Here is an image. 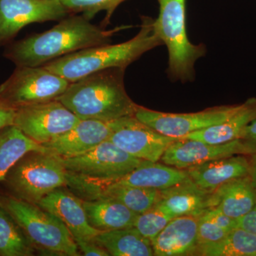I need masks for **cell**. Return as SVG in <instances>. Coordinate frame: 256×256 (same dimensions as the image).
<instances>
[{
	"instance_id": "5",
	"label": "cell",
	"mask_w": 256,
	"mask_h": 256,
	"mask_svg": "<svg viewBox=\"0 0 256 256\" xmlns=\"http://www.w3.org/2000/svg\"><path fill=\"white\" fill-rule=\"evenodd\" d=\"M0 207L11 216L34 246L60 255L80 256L68 228L50 212L12 196H0Z\"/></svg>"
},
{
	"instance_id": "8",
	"label": "cell",
	"mask_w": 256,
	"mask_h": 256,
	"mask_svg": "<svg viewBox=\"0 0 256 256\" xmlns=\"http://www.w3.org/2000/svg\"><path fill=\"white\" fill-rule=\"evenodd\" d=\"M68 172L101 184L118 181L144 162L108 140L80 156L60 158Z\"/></svg>"
},
{
	"instance_id": "9",
	"label": "cell",
	"mask_w": 256,
	"mask_h": 256,
	"mask_svg": "<svg viewBox=\"0 0 256 256\" xmlns=\"http://www.w3.org/2000/svg\"><path fill=\"white\" fill-rule=\"evenodd\" d=\"M80 119L60 100L16 109L14 126L38 144H46L73 128Z\"/></svg>"
},
{
	"instance_id": "27",
	"label": "cell",
	"mask_w": 256,
	"mask_h": 256,
	"mask_svg": "<svg viewBox=\"0 0 256 256\" xmlns=\"http://www.w3.org/2000/svg\"><path fill=\"white\" fill-rule=\"evenodd\" d=\"M68 10L69 14H80L92 20L100 12H105L106 16L101 26L106 28L110 23L111 16L121 3L126 0H60Z\"/></svg>"
},
{
	"instance_id": "31",
	"label": "cell",
	"mask_w": 256,
	"mask_h": 256,
	"mask_svg": "<svg viewBox=\"0 0 256 256\" xmlns=\"http://www.w3.org/2000/svg\"><path fill=\"white\" fill-rule=\"evenodd\" d=\"M202 216H204L207 220L216 224L220 228L228 230V232L237 228V220L230 218L216 208H210Z\"/></svg>"
},
{
	"instance_id": "29",
	"label": "cell",
	"mask_w": 256,
	"mask_h": 256,
	"mask_svg": "<svg viewBox=\"0 0 256 256\" xmlns=\"http://www.w3.org/2000/svg\"><path fill=\"white\" fill-rule=\"evenodd\" d=\"M228 232L201 216L198 220L197 230L196 248L220 242L225 238Z\"/></svg>"
},
{
	"instance_id": "26",
	"label": "cell",
	"mask_w": 256,
	"mask_h": 256,
	"mask_svg": "<svg viewBox=\"0 0 256 256\" xmlns=\"http://www.w3.org/2000/svg\"><path fill=\"white\" fill-rule=\"evenodd\" d=\"M32 245L11 216L0 207V256H31Z\"/></svg>"
},
{
	"instance_id": "7",
	"label": "cell",
	"mask_w": 256,
	"mask_h": 256,
	"mask_svg": "<svg viewBox=\"0 0 256 256\" xmlns=\"http://www.w3.org/2000/svg\"><path fill=\"white\" fill-rule=\"evenodd\" d=\"M70 82L44 66H16L0 85V100L16 110L57 100Z\"/></svg>"
},
{
	"instance_id": "23",
	"label": "cell",
	"mask_w": 256,
	"mask_h": 256,
	"mask_svg": "<svg viewBox=\"0 0 256 256\" xmlns=\"http://www.w3.org/2000/svg\"><path fill=\"white\" fill-rule=\"evenodd\" d=\"M94 239L110 256H154L150 240L141 235L134 227L101 232Z\"/></svg>"
},
{
	"instance_id": "22",
	"label": "cell",
	"mask_w": 256,
	"mask_h": 256,
	"mask_svg": "<svg viewBox=\"0 0 256 256\" xmlns=\"http://www.w3.org/2000/svg\"><path fill=\"white\" fill-rule=\"evenodd\" d=\"M190 178L185 170L159 162L144 161L124 178L114 182L140 188L165 190Z\"/></svg>"
},
{
	"instance_id": "17",
	"label": "cell",
	"mask_w": 256,
	"mask_h": 256,
	"mask_svg": "<svg viewBox=\"0 0 256 256\" xmlns=\"http://www.w3.org/2000/svg\"><path fill=\"white\" fill-rule=\"evenodd\" d=\"M247 156L234 154L210 160L185 170L190 180L198 188L214 192L227 182L249 175L250 158Z\"/></svg>"
},
{
	"instance_id": "34",
	"label": "cell",
	"mask_w": 256,
	"mask_h": 256,
	"mask_svg": "<svg viewBox=\"0 0 256 256\" xmlns=\"http://www.w3.org/2000/svg\"><path fill=\"white\" fill-rule=\"evenodd\" d=\"M16 109L0 100V130L14 124Z\"/></svg>"
},
{
	"instance_id": "35",
	"label": "cell",
	"mask_w": 256,
	"mask_h": 256,
	"mask_svg": "<svg viewBox=\"0 0 256 256\" xmlns=\"http://www.w3.org/2000/svg\"><path fill=\"white\" fill-rule=\"evenodd\" d=\"M250 158V180H252V186L255 188L256 192V156H249Z\"/></svg>"
},
{
	"instance_id": "1",
	"label": "cell",
	"mask_w": 256,
	"mask_h": 256,
	"mask_svg": "<svg viewBox=\"0 0 256 256\" xmlns=\"http://www.w3.org/2000/svg\"><path fill=\"white\" fill-rule=\"evenodd\" d=\"M130 28L107 30L94 24L84 15L69 14L48 31L9 44L4 56L16 66H42L78 50L110 44L114 34Z\"/></svg>"
},
{
	"instance_id": "10",
	"label": "cell",
	"mask_w": 256,
	"mask_h": 256,
	"mask_svg": "<svg viewBox=\"0 0 256 256\" xmlns=\"http://www.w3.org/2000/svg\"><path fill=\"white\" fill-rule=\"evenodd\" d=\"M240 105L216 106L191 114L160 112L138 106L134 116L160 134L180 139L224 122L235 114Z\"/></svg>"
},
{
	"instance_id": "28",
	"label": "cell",
	"mask_w": 256,
	"mask_h": 256,
	"mask_svg": "<svg viewBox=\"0 0 256 256\" xmlns=\"http://www.w3.org/2000/svg\"><path fill=\"white\" fill-rule=\"evenodd\" d=\"M172 218L154 205L150 210L137 216L133 227L152 242Z\"/></svg>"
},
{
	"instance_id": "3",
	"label": "cell",
	"mask_w": 256,
	"mask_h": 256,
	"mask_svg": "<svg viewBox=\"0 0 256 256\" xmlns=\"http://www.w3.org/2000/svg\"><path fill=\"white\" fill-rule=\"evenodd\" d=\"M162 45V42L154 28V18L143 16L140 30L129 41L78 50L42 66L72 82L99 70L126 68L146 52Z\"/></svg>"
},
{
	"instance_id": "2",
	"label": "cell",
	"mask_w": 256,
	"mask_h": 256,
	"mask_svg": "<svg viewBox=\"0 0 256 256\" xmlns=\"http://www.w3.org/2000/svg\"><path fill=\"white\" fill-rule=\"evenodd\" d=\"M126 68L99 70L70 82L57 100L80 120L109 122L134 116L138 105L124 88Z\"/></svg>"
},
{
	"instance_id": "11",
	"label": "cell",
	"mask_w": 256,
	"mask_h": 256,
	"mask_svg": "<svg viewBox=\"0 0 256 256\" xmlns=\"http://www.w3.org/2000/svg\"><path fill=\"white\" fill-rule=\"evenodd\" d=\"M109 140L134 158L159 162L170 144L180 138L160 134L134 116H126L108 122Z\"/></svg>"
},
{
	"instance_id": "25",
	"label": "cell",
	"mask_w": 256,
	"mask_h": 256,
	"mask_svg": "<svg viewBox=\"0 0 256 256\" xmlns=\"http://www.w3.org/2000/svg\"><path fill=\"white\" fill-rule=\"evenodd\" d=\"M194 256H256V235L237 227L220 242L197 247Z\"/></svg>"
},
{
	"instance_id": "33",
	"label": "cell",
	"mask_w": 256,
	"mask_h": 256,
	"mask_svg": "<svg viewBox=\"0 0 256 256\" xmlns=\"http://www.w3.org/2000/svg\"><path fill=\"white\" fill-rule=\"evenodd\" d=\"M237 227L256 235V203L250 212L237 220Z\"/></svg>"
},
{
	"instance_id": "24",
	"label": "cell",
	"mask_w": 256,
	"mask_h": 256,
	"mask_svg": "<svg viewBox=\"0 0 256 256\" xmlns=\"http://www.w3.org/2000/svg\"><path fill=\"white\" fill-rule=\"evenodd\" d=\"M31 152H46V148L32 140L14 124L0 130V183L11 168Z\"/></svg>"
},
{
	"instance_id": "19",
	"label": "cell",
	"mask_w": 256,
	"mask_h": 256,
	"mask_svg": "<svg viewBox=\"0 0 256 256\" xmlns=\"http://www.w3.org/2000/svg\"><path fill=\"white\" fill-rule=\"evenodd\" d=\"M256 119V98L248 99L228 119L180 139L195 140L212 144H220L238 139L244 130Z\"/></svg>"
},
{
	"instance_id": "4",
	"label": "cell",
	"mask_w": 256,
	"mask_h": 256,
	"mask_svg": "<svg viewBox=\"0 0 256 256\" xmlns=\"http://www.w3.org/2000/svg\"><path fill=\"white\" fill-rule=\"evenodd\" d=\"M159 16L154 28L169 54L168 76L174 82H193L196 60L204 56L206 46L190 41L186 28V0H156Z\"/></svg>"
},
{
	"instance_id": "14",
	"label": "cell",
	"mask_w": 256,
	"mask_h": 256,
	"mask_svg": "<svg viewBox=\"0 0 256 256\" xmlns=\"http://www.w3.org/2000/svg\"><path fill=\"white\" fill-rule=\"evenodd\" d=\"M156 206L172 218L204 214L215 206L214 192L198 188L190 178L174 186L160 190Z\"/></svg>"
},
{
	"instance_id": "12",
	"label": "cell",
	"mask_w": 256,
	"mask_h": 256,
	"mask_svg": "<svg viewBox=\"0 0 256 256\" xmlns=\"http://www.w3.org/2000/svg\"><path fill=\"white\" fill-rule=\"evenodd\" d=\"M69 14L60 0H0V46L28 24L60 22Z\"/></svg>"
},
{
	"instance_id": "6",
	"label": "cell",
	"mask_w": 256,
	"mask_h": 256,
	"mask_svg": "<svg viewBox=\"0 0 256 256\" xmlns=\"http://www.w3.org/2000/svg\"><path fill=\"white\" fill-rule=\"evenodd\" d=\"M68 172L58 156L31 152L11 168L4 182L12 196L37 204L50 192L68 184Z\"/></svg>"
},
{
	"instance_id": "16",
	"label": "cell",
	"mask_w": 256,
	"mask_h": 256,
	"mask_svg": "<svg viewBox=\"0 0 256 256\" xmlns=\"http://www.w3.org/2000/svg\"><path fill=\"white\" fill-rule=\"evenodd\" d=\"M36 205L62 220L74 238L92 239L101 232L89 224L84 200L63 188L50 192Z\"/></svg>"
},
{
	"instance_id": "30",
	"label": "cell",
	"mask_w": 256,
	"mask_h": 256,
	"mask_svg": "<svg viewBox=\"0 0 256 256\" xmlns=\"http://www.w3.org/2000/svg\"><path fill=\"white\" fill-rule=\"evenodd\" d=\"M238 140L242 146V154L247 156H256V119L244 130Z\"/></svg>"
},
{
	"instance_id": "15",
	"label": "cell",
	"mask_w": 256,
	"mask_h": 256,
	"mask_svg": "<svg viewBox=\"0 0 256 256\" xmlns=\"http://www.w3.org/2000/svg\"><path fill=\"white\" fill-rule=\"evenodd\" d=\"M108 122L98 120H80L72 129L43 144L46 152L60 158L80 156L90 151L110 137Z\"/></svg>"
},
{
	"instance_id": "13",
	"label": "cell",
	"mask_w": 256,
	"mask_h": 256,
	"mask_svg": "<svg viewBox=\"0 0 256 256\" xmlns=\"http://www.w3.org/2000/svg\"><path fill=\"white\" fill-rule=\"evenodd\" d=\"M242 154L238 139L220 144H212L190 139H180L168 146L160 162L180 170H186L210 161Z\"/></svg>"
},
{
	"instance_id": "18",
	"label": "cell",
	"mask_w": 256,
	"mask_h": 256,
	"mask_svg": "<svg viewBox=\"0 0 256 256\" xmlns=\"http://www.w3.org/2000/svg\"><path fill=\"white\" fill-rule=\"evenodd\" d=\"M200 217H175L152 240L154 256H194Z\"/></svg>"
},
{
	"instance_id": "32",
	"label": "cell",
	"mask_w": 256,
	"mask_h": 256,
	"mask_svg": "<svg viewBox=\"0 0 256 256\" xmlns=\"http://www.w3.org/2000/svg\"><path fill=\"white\" fill-rule=\"evenodd\" d=\"M79 250L86 256H109L110 254L104 248L92 239L74 238Z\"/></svg>"
},
{
	"instance_id": "21",
	"label": "cell",
	"mask_w": 256,
	"mask_h": 256,
	"mask_svg": "<svg viewBox=\"0 0 256 256\" xmlns=\"http://www.w3.org/2000/svg\"><path fill=\"white\" fill-rule=\"evenodd\" d=\"M84 206L89 224L100 232L131 228L137 218L134 212L114 198L84 200Z\"/></svg>"
},
{
	"instance_id": "20",
	"label": "cell",
	"mask_w": 256,
	"mask_h": 256,
	"mask_svg": "<svg viewBox=\"0 0 256 256\" xmlns=\"http://www.w3.org/2000/svg\"><path fill=\"white\" fill-rule=\"evenodd\" d=\"M214 195L213 208L234 220L246 214L256 203V192L249 175L227 182L217 188Z\"/></svg>"
}]
</instances>
